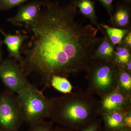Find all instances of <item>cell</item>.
<instances>
[{
	"label": "cell",
	"instance_id": "cell-7",
	"mask_svg": "<svg viewBox=\"0 0 131 131\" xmlns=\"http://www.w3.org/2000/svg\"><path fill=\"white\" fill-rule=\"evenodd\" d=\"M99 100L100 115L115 112L126 113L131 110V96L117 88Z\"/></svg>",
	"mask_w": 131,
	"mask_h": 131
},
{
	"label": "cell",
	"instance_id": "cell-27",
	"mask_svg": "<svg viewBox=\"0 0 131 131\" xmlns=\"http://www.w3.org/2000/svg\"><path fill=\"white\" fill-rule=\"evenodd\" d=\"M114 131H131V128L127 127H123L121 129Z\"/></svg>",
	"mask_w": 131,
	"mask_h": 131
},
{
	"label": "cell",
	"instance_id": "cell-9",
	"mask_svg": "<svg viewBox=\"0 0 131 131\" xmlns=\"http://www.w3.org/2000/svg\"><path fill=\"white\" fill-rule=\"evenodd\" d=\"M0 33L4 36V39L3 41L7 47L9 57L14 58L15 61L19 62L23 58L20 51L21 46L28 37L20 32L14 34L6 33L1 27Z\"/></svg>",
	"mask_w": 131,
	"mask_h": 131
},
{
	"label": "cell",
	"instance_id": "cell-15",
	"mask_svg": "<svg viewBox=\"0 0 131 131\" xmlns=\"http://www.w3.org/2000/svg\"><path fill=\"white\" fill-rule=\"evenodd\" d=\"M131 61V50L122 44L115 47L113 62L118 68L124 69L127 64Z\"/></svg>",
	"mask_w": 131,
	"mask_h": 131
},
{
	"label": "cell",
	"instance_id": "cell-13",
	"mask_svg": "<svg viewBox=\"0 0 131 131\" xmlns=\"http://www.w3.org/2000/svg\"><path fill=\"white\" fill-rule=\"evenodd\" d=\"M125 113L115 112L101 115L104 128L108 131H114L125 127L124 118Z\"/></svg>",
	"mask_w": 131,
	"mask_h": 131
},
{
	"label": "cell",
	"instance_id": "cell-22",
	"mask_svg": "<svg viewBox=\"0 0 131 131\" xmlns=\"http://www.w3.org/2000/svg\"><path fill=\"white\" fill-rule=\"evenodd\" d=\"M122 43L125 47L131 50V30L125 35L122 39Z\"/></svg>",
	"mask_w": 131,
	"mask_h": 131
},
{
	"label": "cell",
	"instance_id": "cell-3",
	"mask_svg": "<svg viewBox=\"0 0 131 131\" xmlns=\"http://www.w3.org/2000/svg\"><path fill=\"white\" fill-rule=\"evenodd\" d=\"M24 122L31 126L50 117L52 98L45 96L43 91L28 83L17 93Z\"/></svg>",
	"mask_w": 131,
	"mask_h": 131
},
{
	"label": "cell",
	"instance_id": "cell-14",
	"mask_svg": "<svg viewBox=\"0 0 131 131\" xmlns=\"http://www.w3.org/2000/svg\"><path fill=\"white\" fill-rule=\"evenodd\" d=\"M99 30L103 35H106L115 46L122 43L123 38L129 31V29L121 28L111 27L103 24H100Z\"/></svg>",
	"mask_w": 131,
	"mask_h": 131
},
{
	"label": "cell",
	"instance_id": "cell-5",
	"mask_svg": "<svg viewBox=\"0 0 131 131\" xmlns=\"http://www.w3.org/2000/svg\"><path fill=\"white\" fill-rule=\"evenodd\" d=\"M24 122L17 95L6 90L0 94V131H18Z\"/></svg>",
	"mask_w": 131,
	"mask_h": 131
},
{
	"label": "cell",
	"instance_id": "cell-6",
	"mask_svg": "<svg viewBox=\"0 0 131 131\" xmlns=\"http://www.w3.org/2000/svg\"><path fill=\"white\" fill-rule=\"evenodd\" d=\"M19 64L12 58H6L0 63V79L6 90L17 94L29 82Z\"/></svg>",
	"mask_w": 131,
	"mask_h": 131
},
{
	"label": "cell",
	"instance_id": "cell-23",
	"mask_svg": "<svg viewBox=\"0 0 131 131\" xmlns=\"http://www.w3.org/2000/svg\"><path fill=\"white\" fill-rule=\"evenodd\" d=\"M124 121L125 127L131 128V110L125 113Z\"/></svg>",
	"mask_w": 131,
	"mask_h": 131
},
{
	"label": "cell",
	"instance_id": "cell-16",
	"mask_svg": "<svg viewBox=\"0 0 131 131\" xmlns=\"http://www.w3.org/2000/svg\"><path fill=\"white\" fill-rule=\"evenodd\" d=\"M118 68L117 88L125 94L131 96V74L122 68Z\"/></svg>",
	"mask_w": 131,
	"mask_h": 131
},
{
	"label": "cell",
	"instance_id": "cell-10",
	"mask_svg": "<svg viewBox=\"0 0 131 131\" xmlns=\"http://www.w3.org/2000/svg\"><path fill=\"white\" fill-rule=\"evenodd\" d=\"M113 27L121 29L131 28V6L125 5L120 1L114 6L112 19L110 20Z\"/></svg>",
	"mask_w": 131,
	"mask_h": 131
},
{
	"label": "cell",
	"instance_id": "cell-18",
	"mask_svg": "<svg viewBox=\"0 0 131 131\" xmlns=\"http://www.w3.org/2000/svg\"><path fill=\"white\" fill-rule=\"evenodd\" d=\"M54 122L44 121L30 126L27 131H54Z\"/></svg>",
	"mask_w": 131,
	"mask_h": 131
},
{
	"label": "cell",
	"instance_id": "cell-25",
	"mask_svg": "<svg viewBox=\"0 0 131 131\" xmlns=\"http://www.w3.org/2000/svg\"><path fill=\"white\" fill-rule=\"evenodd\" d=\"M3 44V40H2L1 39L0 37V63L3 60L2 57V47Z\"/></svg>",
	"mask_w": 131,
	"mask_h": 131
},
{
	"label": "cell",
	"instance_id": "cell-8",
	"mask_svg": "<svg viewBox=\"0 0 131 131\" xmlns=\"http://www.w3.org/2000/svg\"><path fill=\"white\" fill-rule=\"evenodd\" d=\"M47 1L34 0L25 5H20L16 14L8 19V22L16 26H24L28 28L35 22L42 7L45 5Z\"/></svg>",
	"mask_w": 131,
	"mask_h": 131
},
{
	"label": "cell",
	"instance_id": "cell-11",
	"mask_svg": "<svg viewBox=\"0 0 131 131\" xmlns=\"http://www.w3.org/2000/svg\"><path fill=\"white\" fill-rule=\"evenodd\" d=\"M103 35L94 51L93 59L113 61L115 46L106 35Z\"/></svg>",
	"mask_w": 131,
	"mask_h": 131
},
{
	"label": "cell",
	"instance_id": "cell-26",
	"mask_svg": "<svg viewBox=\"0 0 131 131\" xmlns=\"http://www.w3.org/2000/svg\"><path fill=\"white\" fill-rule=\"evenodd\" d=\"M54 131H74L66 127H57L54 129Z\"/></svg>",
	"mask_w": 131,
	"mask_h": 131
},
{
	"label": "cell",
	"instance_id": "cell-21",
	"mask_svg": "<svg viewBox=\"0 0 131 131\" xmlns=\"http://www.w3.org/2000/svg\"><path fill=\"white\" fill-rule=\"evenodd\" d=\"M100 3L108 14L110 16V20L112 19L114 5H113V0H97Z\"/></svg>",
	"mask_w": 131,
	"mask_h": 131
},
{
	"label": "cell",
	"instance_id": "cell-2",
	"mask_svg": "<svg viewBox=\"0 0 131 131\" xmlns=\"http://www.w3.org/2000/svg\"><path fill=\"white\" fill-rule=\"evenodd\" d=\"M50 118L54 123L79 131L98 118L99 100L81 90L53 97Z\"/></svg>",
	"mask_w": 131,
	"mask_h": 131
},
{
	"label": "cell",
	"instance_id": "cell-19",
	"mask_svg": "<svg viewBox=\"0 0 131 131\" xmlns=\"http://www.w3.org/2000/svg\"><path fill=\"white\" fill-rule=\"evenodd\" d=\"M30 0H0V11L9 10Z\"/></svg>",
	"mask_w": 131,
	"mask_h": 131
},
{
	"label": "cell",
	"instance_id": "cell-12",
	"mask_svg": "<svg viewBox=\"0 0 131 131\" xmlns=\"http://www.w3.org/2000/svg\"><path fill=\"white\" fill-rule=\"evenodd\" d=\"M75 2L80 13L88 19L91 24L99 30L100 24L95 12V1L92 0H75Z\"/></svg>",
	"mask_w": 131,
	"mask_h": 131
},
{
	"label": "cell",
	"instance_id": "cell-4",
	"mask_svg": "<svg viewBox=\"0 0 131 131\" xmlns=\"http://www.w3.org/2000/svg\"><path fill=\"white\" fill-rule=\"evenodd\" d=\"M118 68L113 61L93 59L87 71V91L100 97L117 88Z\"/></svg>",
	"mask_w": 131,
	"mask_h": 131
},
{
	"label": "cell",
	"instance_id": "cell-30",
	"mask_svg": "<svg viewBox=\"0 0 131 131\" xmlns=\"http://www.w3.org/2000/svg\"></svg>",
	"mask_w": 131,
	"mask_h": 131
},
{
	"label": "cell",
	"instance_id": "cell-17",
	"mask_svg": "<svg viewBox=\"0 0 131 131\" xmlns=\"http://www.w3.org/2000/svg\"><path fill=\"white\" fill-rule=\"evenodd\" d=\"M50 86L63 93L69 94L71 92L73 86L67 78L54 76L50 81Z\"/></svg>",
	"mask_w": 131,
	"mask_h": 131
},
{
	"label": "cell",
	"instance_id": "cell-24",
	"mask_svg": "<svg viewBox=\"0 0 131 131\" xmlns=\"http://www.w3.org/2000/svg\"><path fill=\"white\" fill-rule=\"evenodd\" d=\"M124 69L128 73L131 74V61H129V62L127 64Z\"/></svg>",
	"mask_w": 131,
	"mask_h": 131
},
{
	"label": "cell",
	"instance_id": "cell-1",
	"mask_svg": "<svg viewBox=\"0 0 131 131\" xmlns=\"http://www.w3.org/2000/svg\"><path fill=\"white\" fill-rule=\"evenodd\" d=\"M75 0L61 5L48 0L35 22L28 28L31 37L19 64L27 77L40 75L43 90L50 87L54 76L68 78L71 74L86 72L101 38L98 28L80 25L75 20Z\"/></svg>",
	"mask_w": 131,
	"mask_h": 131
},
{
	"label": "cell",
	"instance_id": "cell-28",
	"mask_svg": "<svg viewBox=\"0 0 131 131\" xmlns=\"http://www.w3.org/2000/svg\"><path fill=\"white\" fill-rule=\"evenodd\" d=\"M121 1V2L125 5L131 6V0H119Z\"/></svg>",
	"mask_w": 131,
	"mask_h": 131
},
{
	"label": "cell",
	"instance_id": "cell-29",
	"mask_svg": "<svg viewBox=\"0 0 131 131\" xmlns=\"http://www.w3.org/2000/svg\"><path fill=\"white\" fill-rule=\"evenodd\" d=\"M99 131H108L107 130H106L105 129L104 127H103V128H102V127H101V128L100 130Z\"/></svg>",
	"mask_w": 131,
	"mask_h": 131
},
{
	"label": "cell",
	"instance_id": "cell-20",
	"mask_svg": "<svg viewBox=\"0 0 131 131\" xmlns=\"http://www.w3.org/2000/svg\"><path fill=\"white\" fill-rule=\"evenodd\" d=\"M100 119L96 118L85 126L79 131H99L101 128Z\"/></svg>",
	"mask_w": 131,
	"mask_h": 131
}]
</instances>
